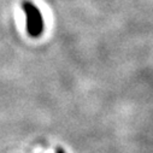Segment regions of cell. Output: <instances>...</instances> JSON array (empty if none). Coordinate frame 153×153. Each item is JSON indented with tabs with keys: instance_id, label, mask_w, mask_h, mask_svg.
<instances>
[{
	"instance_id": "obj_1",
	"label": "cell",
	"mask_w": 153,
	"mask_h": 153,
	"mask_svg": "<svg viewBox=\"0 0 153 153\" xmlns=\"http://www.w3.org/2000/svg\"><path fill=\"white\" fill-rule=\"evenodd\" d=\"M22 10L27 18V33L33 39H37L44 34L45 22L40 9L30 0H23Z\"/></svg>"
},
{
	"instance_id": "obj_2",
	"label": "cell",
	"mask_w": 153,
	"mask_h": 153,
	"mask_svg": "<svg viewBox=\"0 0 153 153\" xmlns=\"http://www.w3.org/2000/svg\"><path fill=\"white\" fill-rule=\"evenodd\" d=\"M58 153H64V152L63 151H58Z\"/></svg>"
}]
</instances>
